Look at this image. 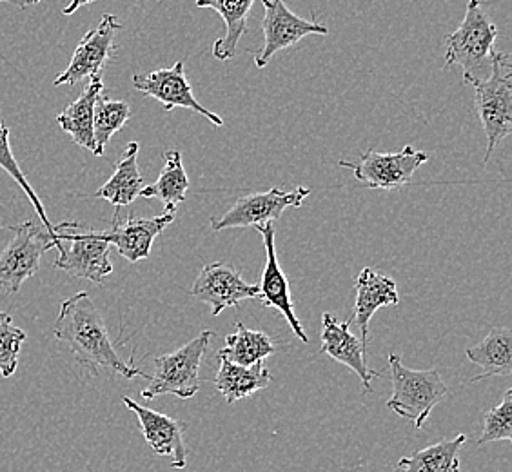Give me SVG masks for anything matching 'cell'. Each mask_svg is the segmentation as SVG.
I'll use <instances>...</instances> for the list:
<instances>
[{
  "mask_svg": "<svg viewBox=\"0 0 512 472\" xmlns=\"http://www.w3.org/2000/svg\"><path fill=\"white\" fill-rule=\"evenodd\" d=\"M53 335L59 342L68 345L80 365L88 367L93 373L108 369L128 380L137 376L149 380V374L124 362L115 351L99 307L86 291H80L60 304Z\"/></svg>",
  "mask_w": 512,
  "mask_h": 472,
  "instance_id": "cell-1",
  "label": "cell"
},
{
  "mask_svg": "<svg viewBox=\"0 0 512 472\" xmlns=\"http://www.w3.org/2000/svg\"><path fill=\"white\" fill-rule=\"evenodd\" d=\"M498 28L480 0H469L460 28L445 39V66H462L463 82L489 79L496 55Z\"/></svg>",
  "mask_w": 512,
  "mask_h": 472,
  "instance_id": "cell-2",
  "label": "cell"
},
{
  "mask_svg": "<svg viewBox=\"0 0 512 472\" xmlns=\"http://www.w3.org/2000/svg\"><path fill=\"white\" fill-rule=\"evenodd\" d=\"M474 104L487 138L483 166L496 146L512 133V64L509 53L494 55L489 79L474 82Z\"/></svg>",
  "mask_w": 512,
  "mask_h": 472,
  "instance_id": "cell-3",
  "label": "cell"
},
{
  "mask_svg": "<svg viewBox=\"0 0 512 472\" xmlns=\"http://www.w3.org/2000/svg\"><path fill=\"white\" fill-rule=\"evenodd\" d=\"M389 369L393 380V394L387 409L422 429L434 407L449 393L442 376L436 369L413 371L405 367L400 356L389 354Z\"/></svg>",
  "mask_w": 512,
  "mask_h": 472,
  "instance_id": "cell-4",
  "label": "cell"
},
{
  "mask_svg": "<svg viewBox=\"0 0 512 472\" xmlns=\"http://www.w3.org/2000/svg\"><path fill=\"white\" fill-rule=\"evenodd\" d=\"M211 338V331H202L175 353L155 358V373L149 376V385L140 396L144 400H153L162 394H171L180 400L193 398L200 389V364Z\"/></svg>",
  "mask_w": 512,
  "mask_h": 472,
  "instance_id": "cell-5",
  "label": "cell"
},
{
  "mask_svg": "<svg viewBox=\"0 0 512 472\" xmlns=\"http://www.w3.org/2000/svg\"><path fill=\"white\" fill-rule=\"evenodd\" d=\"M4 229L11 231L13 238L0 251V287H4L8 295H15L26 280L39 273L44 253L53 247L60 251L62 242L33 222H22Z\"/></svg>",
  "mask_w": 512,
  "mask_h": 472,
  "instance_id": "cell-6",
  "label": "cell"
},
{
  "mask_svg": "<svg viewBox=\"0 0 512 472\" xmlns=\"http://www.w3.org/2000/svg\"><path fill=\"white\" fill-rule=\"evenodd\" d=\"M79 222H62L57 226L59 242L68 240L69 247H60V255L55 258L53 267L75 278H86L100 286L106 276L113 273V264L109 260L108 242L100 240L95 231L79 233Z\"/></svg>",
  "mask_w": 512,
  "mask_h": 472,
  "instance_id": "cell-7",
  "label": "cell"
},
{
  "mask_svg": "<svg viewBox=\"0 0 512 472\" xmlns=\"http://www.w3.org/2000/svg\"><path fill=\"white\" fill-rule=\"evenodd\" d=\"M311 195V189L296 187L293 191H282L271 187L264 193H251L237 198V202L227 209L222 217L209 220L213 231H224L231 227H258L273 224L284 215L289 207H300Z\"/></svg>",
  "mask_w": 512,
  "mask_h": 472,
  "instance_id": "cell-8",
  "label": "cell"
},
{
  "mask_svg": "<svg viewBox=\"0 0 512 472\" xmlns=\"http://www.w3.org/2000/svg\"><path fill=\"white\" fill-rule=\"evenodd\" d=\"M429 160V153L405 146L398 153L365 151L358 162L340 160L338 166L353 169L356 180L371 189H398L411 184L414 173Z\"/></svg>",
  "mask_w": 512,
  "mask_h": 472,
  "instance_id": "cell-9",
  "label": "cell"
},
{
  "mask_svg": "<svg viewBox=\"0 0 512 472\" xmlns=\"http://www.w3.org/2000/svg\"><path fill=\"white\" fill-rule=\"evenodd\" d=\"M264 6V46L255 53V66L266 68L278 51L287 50L311 35H327L329 30L316 20L302 19L289 10L286 0H262Z\"/></svg>",
  "mask_w": 512,
  "mask_h": 472,
  "instance_id": "cell-10",
  "label": "cell"
},
{
  "mask_svg": "<svg viewBox=\"0 0 512 472\" xmlns=\"http://www.w3.org/2000/svg\"><path fill=\"white\" fill-rule=\"evenodd\" d=\"M120 30H122V22L115 15L111 13L102 15L99 26L82 37L73 57L69 60L68 68L60 73L53 82V86L55 88L64 84L75 86L80 80L102 75L106 64L113 59L117 51L115 37Z\"/></svg>",
  "mask_w": 512,
  "mask_h": 472,
  "instance_id": "cell-11",
  "label": "cell"
},
{
  "mask_svg": "<svg viewBox=\"0 0 512 472\" xmlns=\"http://www.w3.org/2000/svg\"><path fill=\"white\" fill-rule=\"evenodd\" d=\"M133 88L148 97L157 99L166 111H173L177 108L191 109L195 113H200L202 117H206L213 126H217V128L224 126L222 117H218L217 113L204 108L195 99L182 60H178L173 68L157 69V71H151L146 75H135Z\"/></svg>",
  "mask_w": 512,
  "mask_h": 472,
  "instance_id": "cell-12",
  "label": "cell"
},
{
  "mask_svg": "<svg viewBox=\"0 0 512 472\" xmlns=\"http://www.w3.org/2000/svg\"><path fill=\"white\" fill-rule=\"evenodd\" d=\"M191 296L209 305L211 315L218 316L229 307H238L240 302L256 298L258 286L247 284L231 264L215 262L207 264L200 271L191 289Z\"/></svg>",
  "mask_w": 512,
  "mask_h": 472,
  "instance_id": "cell-13",
  "label": "cell"
},
{
  "mask_svg": "<svg viewBox=\"0 0 512 472\" xmlns=\"http://www.w3.org/2000/svg\"><path fill=\"white\" fill-rule=\"evenodd\" d=\"M122 404L129 411L137 414L140 429L153 453L164 458H173V469H186L188 465V447H186V431L188 425L175 418H169L166 414L157 413L144 405L137 404L129 396L122 398Z\"/></svg>",
  "mask_w": 512,
  "mask_h": 472,
  "instance_id": "cell-14",
  "label": "cell"
},
{
  "mask_svg": "<svg viewBox=\"0 0 512 472\" xmlns=\"http://www.w3.org/2000/svg\"><path fill=\"white\" fill-rule=\"evenodd\" d=\"M258 233L264 238V247H266V266L262 273V280L258 286V300L264 307H273L282 316H286L287 324L291 331L295 333L304 344L309 342L306 331L302 327V322L296 318L295 307H293V298L289 291V280L286 273L282 271V266L278 262L275 246V227L273 224L255 227Z\"/></svg>",
  "mask_w": 512,
  "mask_h": 472,
  "instance_id": "cell-15",
  "label": "cell"
},
{
  "mask_svg": "<svg viewBox=\"0 0 512 472\" xmlns=\"http://www.w3.org/2000/svg\"><path fill=\"white\" fill-rule=\"evenodd\" d=\"M173 222L175 213L168 211L153 218L128 217L124 222H120L119 213H115L111 229L95 231V235L100 240L108 242L109 246L117 247L120 255L135 264L138 260H144L151 255L153 242Z\"/></svg>",
  "mask_w": 512,
  "mask_h": 472,
  "instance_id": "cell-16",
  "label": "cell"
},
{
  "mask_svg": "<svg viewBox=\"0 0 512 472\" xmlns=\"http://www.w3.org/2000/svg\"><path fill=\"white\" fill-rule=\"evenodd\" d=\"M351 322H338L333 313L322 316V353L331 356L335 362L349 367L362 380L365 394L373 393V380L380 378V373L371 371L365 362L367 345L356 338L351 329Z\"/></svg>",
  "mask_w": 512,
  "mask_h": 472,
  "instance_id": "cell-17",
  "label": "cell"
},
{
  "mask_svg": "<svg viewBox=\"0 0 512 472\" xmlns=\"http://www.w3.org/2000/svg\"><path fill=\"white\" fill-rule=\"evenodd\" d=\"M355 324L360 329V340L367 345L369 340V322L380 307L398 305L400 296L396 282L389 276L376 273L375 269L365 267L356 278Z\"/></svg>",
  "mask_w": 512,
  "mask_h": 472,
  "instance_id": "cell-18",
  "label": "cell"
},
{
  "mask_svg": "<svg viewBox=\"0 0 512 472\" xmlns=\"http://www.w3.org/2000/svg\"><path fill=\"white\" fill-rule=\"evenodd\" d=\"M104 93L102 75L91 77L88 88L82 91L79 99L71 102L68 108L57 115V124L68 133L71 140L80 148L89 149L93 153L95 140H93V115L95 104L100 95Z\"/></svg>",
  "mask_w": 512,
  "mask_h": 472,
  "instance_id": "cell-19",
  "label": "cell"
},
{
  "mask_svg": "<svg viewBox=\"0 0 512 472\" xmlns=\"http://www.w3.org/2000/svg\"><path fill=\"white\" fill-rule=\"evenodd\" d=\"M138 144L129 142L124 151V157L120 158L115 166L113 175L104 186L95 193V197L108 200L115 209L133 204L142 189H144V178L138 169Z\"/></svg>",
  "mask_w": 512,
  "mask_h": 472,
  "instance_id": "cell-20",
  "label": "cell"
},
{
  "mask_svg": "<svg viewBox=\"0 0 512 472\" xmlns=\"http://www.w3.org/2000/svg\"><path fill=\"white\" fill-rule=\"evenodd\" d=\"M218 360H220V367L215 376V385L218 393L226 398L227 404L240 402L247 396L255 394L256 391L266 389L271 382V373L267 369L266 362L244 367V365L231 364L226 358H218Z\"/></svg>",
  "mask_w": 512,
  "mask_h": 472,
  "instance_id": "cell-21",
  "label": "cell"
},
{
  "mask_svg": "<svg viewBox=\"0 0 512 472\" xmlns=\"http://www.w3.org/2000/svg\"><path fill=\"white\" fill-rule=\"evenodd\" d=\"M255 0H197V8H211L226 24L224 37L213 44V55L218 60H231L237 55L238 42L246 35L247 20Z\"/></svg>",
  "mask_w": 512,
  "mask_h": 472,
  "instance_id": "cell-22",
  "label": "cell"
},
{
  "mask_svg": "<svg viewBox=\"0 0 512 472\" xmlns=\"http://www.w3.org/2000/svg\"><path fill=\"white\" fill-rule=\"evenodd\" d=\"M467 358L482 369L480 376H474L471 382H478L489 376H511L512 374V336L507 327H496L482 342L469 347Z\"/></svg>",
  "mask_w": 512,
  "mask_h": 472,
  "instance_id": "cell-23",
  "label": "cell"
},
{
  "mask_svg": "<svg viewBox=\"0 0 512 472\" xmlns=\"http://www.w3.org/2000/svg\"><path fill=\"white\" fill-rule=\"evenodd\" d=\"M188 189L189 178L184 169L182 155L171 149L164 157V168L160 171L157 182H153L151 186H144L140 197L160 200L168 213H175L178 204L186 200Z\"/></svg>",
  "mask_w": 512,
  "mask_h": 472,
  "instance_id": "cell-24",
  "label": "cell"
},
{
  "mask_svg": "<svg viewBox=\"0 0 512 472\" xmlns=\"http://www.w3.org/2000/svg\"><path fill=\"white\" fill-rule=\"evenodd\" d=\"M467 442V436L460 434L454 440L434 443L418 453L400 458L394 465V472H460L458 453Z\"/></svg>",
  "mask_w": 512,
  "mask_h": 472,
  "instance_id": "cell-25",
  "label": "cell"
},
{
  "mask_svg": "<svg viewBox=\"0 0 512 472\" xmlns=\"http://www.w3.org/2000/svg\"><path fill=\"white\" fill-rule=\"evenodd\" d=\"M276 345L271 336L262 331H251L238 322L237 331L226 338V347L218 353V358H226L231 364L251 365L266 362L267 356L275 353Z\"/></svg>",
  "mask_w": 512,
  "mask_h": 472,
  "instance_id": "cell-26",
  "label": "cell"
},
{
  "mask_svg": "<svg viewBox=\"0 0 512 472\" xmlns=\"http://www.w3.org/2000/svg\"><path fill=\"white\" fill-rule=\"evenodd\" d=\"M131 117V108L122 100H111L104 93L97 99L93 115V155L102 157L111 137L126 126Z\"/></svg>",
  "mask_w": 512,
  "mask_h": 472,
  "instance_id": "cell-27",
  "label": "cell"
},
{
  "mask_svg": "<svg viewBox=\"0 0 512 472\" xmlns=\"http://www.w3.org/2000/svg\"><path fill=\"white\" fill-rule=\"evenodd\" d=\"M10 128L4 124V120L0 118V168L4 169L8 175H10L20 187H22V191L26 193V197L30 200L33 207H35V213H37V217L42 220V226L44 229L50 233V235L55 236L57 238V227L51 224L50 218L46 215V209L42 206V202H40V198L37 197V193H35V189L30 186V182H28V178L24 177V173H22V169H20L19 162H17V158L13 155V151H11L10 146Z\"/></svg>",
  "mask_w": 512,
  "mask_h": 472,
  "instance_id": "cell-28",
  "label": "cell"
},
{
  "mask_svg": "<svg viewBox=\"0 0 512 472\" xmlns=\"http://www.w3.org/2000/svg\"><path fill=\"white\" fill-rule=\"evenodd\" d=\"M28 335L13 324L10 313L0 311V376L10 378L19 367L20 347Z\"/></svg>",
  "mask_w": 512,
  "mask_h": 472,
  "instance_id": "cell-29",
  "label": "cell"
},
{
  "mask_svg": "<svg viewBox=\"0 0 512 472\" xmlns=\"http://www.w3.org/2000/svg\"><path fill=\"white\" fill-rule=\"evenodd\" d=\"M512 442V389L503 394L502 402L483 414V434L478 443Z\"/></svg>",
  "mask_w": 512,
  "mask_h": 472,
  "instance_id": "cell-30",
  "label": "cell"
},
{
  "mask_svg": "<svg viewBox=\"0 0 512 472\" xmlns=\"http://www.w3.org/2000/svg\"><path fill=\"white\" fill-rule=\"evenodd\" d=\"M93 2H97V0H71L68 6L64 8V15H73L79 8H84V6L93 4Z\"/></svg>",
  "mask_w": 512,
  "mask_h": 472,
  "instance_id": "cell-31",
  "label": "cell"
},
{
  "mask_svg": "<svg viewBox=\"0 0 512 472\" xmlns=\"http://www.w3.org/2000/svg\"><path fill=\"white\" fill-rule=\"evenodd\" d=\"M40 2L42 0H0V4H13V6H17L20 10H26L30 6H37Z\"/></svg>",
  "mask_w": 512,
  "mask_h": 472,
  "instance_id": "cell-32",
  "label": "cell"
}]
</instances>
